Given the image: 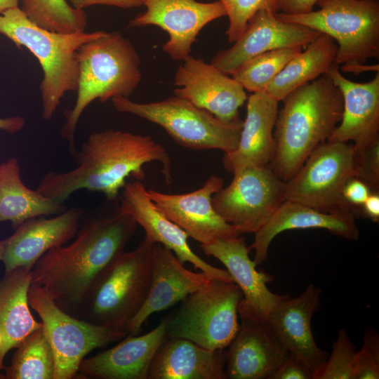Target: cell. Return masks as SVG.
Here are the masks:
<instances>
[{"mask_svg": "<svg viewBox=\"0 0 379 379\" xmlns=\"http://www.w3.org/2000/svg\"><path fill=\"white\" fill-rule=\"evenodd\" d=\"M75 166L66 171H48L36 190L60 203L86 190L102 193L107 201H117L126 179L142 180L145 164L158 161L168 185L172 182L171 159L151 136L109 129L93 132L71 154Z\"/></svg>", "mask_w": 379, "mask_h": 379, "instance_id": "cell-1", "label": "cell"}, {"mask_svg": "<svg viewBox=\"0 0 379 379\" xmlns=\"http://www.w3.org/2000/svg\"><path fill=\"white\" fill-rule=\"evenodd\" d=\"M137 223L119 203L107 214L93 215L80 224L76 239L52 248L31 271V284L42 287L59 307L78 312L95 282L124 251Z\"/></svg>", "mask_w": 379, "mask_h": 379, "instance_id": "cell-2", "label": "cell"}, {"mask_svg": "<svg viewBox=\"0 0 379 379\" xmlns=\"http://www.w3.org/2000/svg\"><path fill=\"white\" fill-rule=\"evenodd\" d=\"M281 101L284 105L277 114L274 152L270 166L286 182L339 124L343 99L340 89L324 74L290 92Z\"/></svg>", "mask_w": 379, "mask_h": 379, "instance_id": "cell-3", "label": "cell"}, {"mask_svg": "<svg viewBox=\"0 0 379 379\" xmlns=\"http://www.w3.org/2000/svg\"><path fill=\"white\" fill-rule=\"evenodd\" d=\"M79 66L77 95L73 107L65 112L60 131L70 154L76 150L74 136L80 117L94 100L105 102L116 96L129 98L141 81L140 60L129 39L118 31L82 44L77 52Z\"/></svg>", "mask_w": 379, "mask_h": 379, "instance_id": "cell-4", "label": "cell"}, {"mask_svg": "<svg viewBox=\"0 0 379 379\" xmlns=\"http://www.w3.org/2000/svg\"><path fill=\"white\" fill-rule=\"evenodd\" d=\"M105 32H51L31 22L19 7L0 14V34L11 40L17 48H27L40 63L43 79L39 90L44 120L53 117L66 93L77 91L79 77L78 48Z\"/></svg>", "mask_w": 379, "mask_h": 379, "instance_id": "cell-5", "label": "cell"}, {"mask_svg": "<svg viewBox=\"0 0 379 379\" xmlns=\"http://www.w3.org/2000/svg\"><path fill=\"white\" fill-rule=\"evenodd\" d=\"M153 245L145 237L135 249L114 258L80 306L83 320L126 333L149 292Z\"/></svg>", "mask_w": 379, "mask_h": 379, "instance_id": "cell-6", "label": "cell"}, {"mask_svg": "<svg viewBox=\"0 0 379 379\" xmlns=\"http://www.w3.org/2000/svg\"><path fill=\"white\" fill-rule=\"evenodd\" d=\"M319 9L300 15L276 13L331 36L338 43L335 64L343 72L359 74L368 59L379 58L378 0H319Z\"/></svg>", "mask_w": 379, "mask_h": 379, "instance_id": "cell-7", "label": "cell"}, {"mask_svg": "<svg viewBox=\"0 0 379 379\" xmlns=\"http://www.w3.org/2000/svg\"><path fill=\"white\" fill-rule=\"evenodd\" d=\"M114 108L154 123L179 145L194 150L220 149L225 153L237 147L244 121H222L185 98L175 95L148 103L116 96Z\"/></svg>", "mask_w": 379, "mask_h": 379, "instance_id": "cell-8", "label": "cell"}, {"mask_svg": "<svg viewBox=\"0 0 379 379\" xmlns=\"http://www.w3.org/2000/svg\"><path fill=\"white\" fill-rule=\"evenodd\" d=\"M243 298L234 282L212 279L189 294L166 317V335L190 340L206 349L224 350L237 335L238 307Z\"/></svg>", "mask_w": 379, "mask_h": 379, "instance_id": "cell-9", "label": "cell"}, {"mask_svg": "<svg viewBox=\"0 0 379 379\" xmlns=\"http://www.w3.org/2000/svg\"><path fill=\"white\" fill-rule=\"evenodd\" d=\"M360 158L347 142L326 141L319 145L286 182L285 201L300 203L325 213L352 211L343 191L357 178Z\"/></svg>", "mask_w": 379, "mask_h": 379, "instance_id": "cell-10", "label": "cell"}, {"mask_svg": "<svg viewBox=\"0 0 379 379\" xmlns=\"http://www.w3.org/2000/svg\"><path fill=\"white\" fill-rule=\"evenodd\" d=\"M28 302L39 316L55 363L53 379H72L81 362L93 350L124 338L123 331L96 325L66 312L46 291L30 286Z\"/></svg>", "mask_w": 379, "mask_h": 379, "instance_id": "cell-11", "label": "cell"}, {"mask_svg": "<svg viewBox=\"0 0 379 379\" xmlns=\"http://www.w3.org/2000/svg\"><path fill=\"white\" fill-rule=\"evenodd\" d=\"M231 183L212 197V204L222 219L241 234L255 233L285 201L286 182L270 165L244 168Z\"/></svg>", "mask_w": 379, "mask_h": 379, "instance_id": "cell-12", "label": "cell"}, {"mask_svg": "<svg viewBox=\"0 0 379 379\" xmlns=\"http://www.w3.org/2000/svg\"><path fill=\"white\" fill-rule=\"evenodd\" d=\"M146 10L130 20L128 27L154 25L168 33L163 51L173 60H184L201 30L211 22L226 15L220 1L142 0Z\"/></svg>", "mask_w": 379, "mask_h": 379, "instance_id": "cell-13", "label": "cell"}, {"mask_svg": "<svg viewBox=\"0 0 379 379\" xmlns=\"http://www.w3.org/2000/svg\"><path fill=\"white\" fill-rule=\"evenodd\" d=\"M276 13L267 9L256 12L233 46L218 52L211 60V64L231 75L258 55L282 48H305L321 34L300 24L283 21Z\"/></svg>", "mask_w": 379, "mask_h": 379, "instance_id": "cell-14", "label": "cell"}, {"mask_svg": "<svg viewBox=\"0 0 379 379\" xmlns=\"http://www.w3.org/2000/svg\"><path fill=\"white\" fill-rule=\"evenodd\" d=\"M224 185L223 179L211 175L204 185L189 193L168 194L152 189L148 196L157 208L200 244L241 235L238 227L229 224L215 211L213 194Z\"/></svg>", "mask_w": 379, "mask_h": 379, "instance_id": "cell-15", "label": "cell"}, {"mask_svg": "<svg viewBox=\"0 0 379 379\" xmlns=\"http://www.w3.org/2000/svg\"><path fill=\"white\" fill-rule=\"evenodd\" d=\"M228 75L211 63L189 55L175 74L174 94L222 121H234L248 98L244 87Z\"/></svg>", "mask_w": 379, "mask_h": 379, "instance_id": "cell-16", "label": "cell"}, {"mask_svg": "<svg viewBox=\"0 0 379 379\" xmlns=\"http://www.w3.org/2000/svg\"><path fill=\"white\" fill-rule=\"evenodd\" d=\"M119 204L143 228L146 239L171 250L182 264L191 263L213 279L234 282L227 270L210 265L191 249L188 234L157 208L140 180L126 182L119 194Z\"/></svg>", "mask_w": 379, "mask_h": 379, "instance_id": "cell-17", "label": "cell"}, {"mask_svg": "<svg viewBox=\"0 0 379 379\" xmlns=\"http://www.w3.org/2000/svg\"><path fill=\"white\" fill-rule=\"evenodd\" d=\"M239 330L225 352V374L230 379H270L289 352L267 320L239 313Z\"/></svg>", "mask_w": 379, "mask_h": 379, "instance_id": "cell-18", "label": "cell"}, {"mask_svg": "<svg viewBox=\"0 0 379 379\" xmlns=\"http://www.w3.org/2000/svg\"><path fill=\"white\" fill-rule=\"evenodd\" d=\"M84 211L79 207L67 208L56 216L29 218L3 240L1 260L6 274L18 268L32 271L36 262L49 250L65 245L79 228Z\"/></svg>", "mask_w": 379, "mask_h": 379, "instance_id": "cell-19", "label": "cell"}, {"mask_svg": "<svg viewBox=\"0 0 379 379\" xmlns=\"http://www.w3.org/2000/svg\"><path fill=\"white\" fill-rule=\"evenodd\" d=\"M326 74L343 99L341 120L327 141H353L361 160L366 149L379 140V72L366 83L347 79L335 63Z\"/></svg>", "mask_w": 379, "mask_h": 379, "instance_id": "cell-20", "label": "cell"}, {"mask_svg": "<svg viewBox=\"0 0 379 379\" xmlns=\"http://www.w3.org/2000/svg\"><path fill=\"white\" fill-rule=\"evenodd\" d=\"M203 252L220 261L231 275L234 283L240 288L243 298L238 313H244L267 320L272 309L286 295L270 291L267 284L272 277L258 271L257 265L249 257L250 250L243 237L234 236L218 239L208 244H200Z\"/></svg>", "mask_w": 379, "mask_h": 379, "instance_id": "cell-21", "label": "cell"}, {"mask_svg": "<svg viewBox=\"0 0 379 379\" xmlns=\"http://www.w3.org/2000/svg\"><path fill=\"white\" fill-rule=\"evenodd\" d=\"M212 279L202 272L187 270L171 250L154 244L149 292L142 307L128 324L127 334L138 335L150 315L182 301Z\"/></svg>", "mask_w": 379, "mask_h": 379, "instance_id": "cell-22", "label": "cell"}, {"mask_svg": "<svg viewBox=\"0 0 379 379\" xmlns=\"http://www.w3.org/2000/svg\"><path fill=\"white\" fill-rule=\"evenodd\" d=\"M320 288L310 284L298 296L286 295L270 312L267 321L281 343L302 359L314 375L328 354L318 347L312 332L313 314L321 305Z\"/></svg>", "mask_w": 379, "mask_h": 379, "instance_id": "cell-23", "label": "cell"}, {"mask_svg": "<svg viewBox=\"0 0 379 379\" xmlns=\"http://www.w3.org/2000/svg\"><path fill=\"white\" fill-rule=\"evenodd\" d=\"M166 318L142 335L128 334L113 347L84 359L79 371L88 378L147 379L157 350L167 338Z\"/></svg>", "mask_w": 379, "mask_h": 379, "instance_id": "cell-24", "label": "cell"}, {"mask_svg": "<svg viewBox=\"0 0 379 379\" xmlns=\"http://www.w3.org/2000/svg\"><path fill=\"white\" fill-rule=\"evenodd\" d=\"M279 102L266 91L247 98L246 117L236 149L225 153L224 168L234 174L249 167L270 164L274 152V128Z\"/></svg>", "mask_w": 379, "mask_h": 379, "instance_id": "cell-25", "label": "cell"}, {"mask_svg": "<svg viewBox=\"0 0 379 379\" xmlns=\"http://www.w3.org/2000/svg\"><path fill=\"white\" fill-rule=\"evenodd\" d=\"M352 211L325 213L306 205L284 201L270 219L256 232L248 247L255 252L253 261L258 266L267 258L270 244L279 233L295 229L321 228L349 240H357L359 230Z\"/></svg>", "mask_w": 379, "mask_h": 379, "instance_id": "cell-26", "label": "cell"}, {"mask_svg": "<svg viewBox=\"0 0 379 379\" xmlns=\"http://www.w3.org/2000/svg\"><path fill=\"white\" fill-rule=\"evenodd\" d=\"M225 366L223 350L167 337L154 356L147 379H225Z\"/></svg>", "mask_w": 379, "mask_h": 379, "instance_id": "cell-27", "label": "cell"}, {"mask_svg": "<svg viewBox=\"0 0 379 379\" xmlns=\"http://www.w3.org/2000/svg\"><path fill=\"white\" fill-rule=\"evenodd\" d=\"M66 209L63 203L23 183L16 158L0 164V222L10 221L15 229L29 218L58 215Z\"/></svg>", "mask_w": 379, "mask_h": 379, "instance_id": "cell-28", "label": "cell"}, {"mask_svg": "<svg viewBox=\"0 0 379 379\" xmlns=\"http://www.w3.org/2000/svg\"><path fill=\"white\" fill-rule=\"evenodd\" d=\"M31 271L18 268L0 281V337L6 355L42 324L32 316L28 302Z\"/></svg>", "mask_w": 379, "mask_h": 379, "instance_id": "cell-29", "label": "cell"}, {"mask_svg": "<svg viewBox=\"0 0 379 379\" xmlns=\"http://www.w3.org/2000/svg\"><path fill=\"white\" fill-rule=\"evenodd\" d=\"M338 45L321 33L295 55L268 86L266 92L281 101L290 92L327 72L335 63Z\"/></svg>", "mask_w": 379, "mask_h": 379, "instance_id": "cell-30", "label": "cell"}, {"mask_svg": "<svg viewBox=\"0 0 379 379\" xmlns=\"http://www.w3.org/2000/svg\"><path fill=\"white\" fill-rule=\"evenodd\" d=\"M11 366L10 379H53L55 358L42 326L28 335L16 347Z\"/></svg>", "mask_w": 379, "mask_h": 379, "instance_id": "cell-31", "label": "cell"}, {"mask_svg": "<svg viewBox=\"0 0 379 379\" xmlns=\"http://www.w3.org/2000/svg\"><path fill=\"white\" fill-rule=\"evenodd\" d=\"M21 10L31 22L51 32H83L87 26L86 12L66 0H22Z\"/></svg>", "mask_w": 379, "mask_h": 379, "instance_id": "cell-32", "label": "cell"}, {"mask_svg": "<svg viewBox=\"0 0 379 379\" xmlns=\"http://www.w3.org/2000/svg\"><path fill=\"white\" fill-rule=\"evenodd\" d=\"M302 49L282 48L261 53L245 62L231 75L248 92L266 91L274 79Z\"/></svg>", "mask_w": 379, "mask_h": 379, "instance_id": "cell-33", "label": "cell"}, {"mask_svg": "<svg viewBox=\"0 0 379 379\" xmlns=\"http://www.w3.org/2000/svg\"><path fill=\"white\" fill-rule=\"evenodd\" d=\"M356 350L348 334L340 329L332 345L330 357L314 379H352Z\"/></svg>", "mask_w": 379, "mask_h": 379, "instance_id": "cell-34", "label": "cell"}, {"mask_svg": "<svg viewBox=\"0 0 379 379\" xmlns=\"http://www.w3.org/2000/svg\"><path fill=\"white\" fill-rule=\"evenodd\" d=\"M229 18L226 35L229 42L234 43L246 29L248 20L261 9L277 11V0H218Z\"/></svg>", "mask_w": 379, "mask_h": 379, "instance_id": "cell-35", "label": "cell"}, {"mask_svg": "<svg viewBox=\"0 0 379 379\" xmlns=\"http://www.w3.org/2000/svg\"><path fill=\"white\" fill-rule=\"evenodd\" d=\"M379 378V335L369 328L364 333L361 348L356 352L352 379Z\"/></svg>", "mask_w": 379, "mask_h": 379, "instance_id": "cell-36", "label": "cell"}, {"mask_svg": "<svg viewBox=\"0 0 379 379\" xmlns=\"http://www.w3.org/2000/svg\"><path fill=\"white\" fill-rule=\"evenodd\" d=\"M357 178L364 182L370 189L378 188L379 180V140L373 142L366 149L361 158Z\"/></svg>", "mask_w": 379, "mask_h": 379, "instance_id": "cell-37", "label": "cell"}, {"mask_svg": "<svg viewBox=\"0 0 379 379\" xmlns=\"http://www.w3.org/2000/svg\"><path fill=\"white\" fill-rule=\"evenodd\" d=\"M270 379H314V373L302 359L289 352Z\"/></svg>", "mask_w": 379, "mask_h": 379, "instance_id": "cell-38", "label": "cell"}, {"mask_svg": "<svg viewBox=\"0 0 379 379\" xmlns=\"http://www.w3.org/2000/svg\"><path fill=\"white\" fill-rule=\"evenodd\" d=\"M371 193L370 187L356 178L350 180L343 191L344 199L350 206L362 205Z\"/></svg>", "mask_w": 379, "mask_h": 379, "instance_id": "cell-39", "label": "cell"}, {"mask_svg": "<svg viewBox=\"0 0 379 379\" xmlns=\"http://www.w3.org/2000/svg\"><path fill=\"white\" fill-rule=\"evenodd\" d=\"M72 6L76 9L84 10V8L93 5H105L128 9L140 7L142 0H69Z\"/></svg>", "mask_w": 379, "mask_h": 379, "instance_id": "cell-40", "label": "cell"}, {"mask_svg": "<svg viewBox=\"0 0 379 379\" xmlns=\"http://www.w3.org/2000/svg\"><path fill=\"white\" fill-rule=\"evenodd\" d=\"M319 0H277V10L287 15H300L312 12Z\"/></svg>", "mask_w": 379, "mask_h": 379, "instance_id": "cell-41", "label": "cell"}, {"mask_svg": "<svg viewBox=\"0 0 379 379\" xmlns=\"http://www.w3.org/2000/svg\"><path fill=\"white\" fill-rule=\"evenodd\" d=\"M362 213L366 218L373 222L379 220V195L378 193H371L362 204Z\"/></svg>", "mask_w": 379, "mask_h": 379, "instance_id": "cell-42", "label": "cell"}, {"mask_svg": "<svg viewBox=\"0 0 379 379\" xmlns=\"http://www.w3.org/2000/svg\"><path fill=\"white\" fill-rule=\"evenodd\" d=\"M25 121L20 116L0 118V130L11 134L20 131L25 126Z\"/></svg>", "mask_w": 379, "mask_h": 379, "instance_id": "cell-43", "label": "cell"}, {"mask_svg": "<svg viewBox=\"0 0 379 379\" xmlns=\"http://www.w3.org/2000/svg\"><path fill=\"white\" fill-rule=\"evenodd\" d=\"M18 7V0H0V14Z\"/></svg>", "mask_w": 379, "mask_h": 379, "instance_id": "cell-44", "label": "cell"}, {"mask_svg": "<svg viewBox=\"0 0 379 379\" xmlns=\"http://www.w3.org/2000/svg\"><path fill=\"white\" fill-rule=\"evenodd\" d=\"M4 253V244L3 241H0V260H1Z\"/></svg>", "mask_w": 379, "mask_h": 379, "instance_id": "cell-45", "label": "cell"}, {"mask_svg": "<svg viewBox=\"0 0 379 379\" xmlns=\"http://www.w3.org/2000/svg\"><path fill=\"white\" fill-rule=\"evenodd\" d=\"M1 376H2V375H0V378H3V377H1Z\"/></svg>", "mask_w": 379, "mask_h": 379, "instance_id": "cell-46", "label": "cell"}]
</instances>
